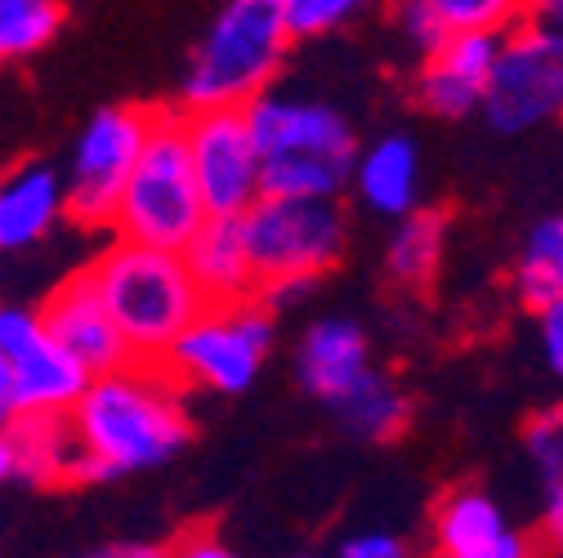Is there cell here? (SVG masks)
<instances>
[{"label":"cell","mask_w":563,"mask_h":558,"mask_svg":"<svg viewBox=\"0 0 563 558\" xmlns=\"http://www.w3.org/2000/svg\"><path fill=\"white\" fill-rule=\"evenodd\" d=\"M201 224H206V211H201L192 166H188L184 112L170 103H157L148 144L130 170L112 233H117V242H130V246L179 255L197 237Z\"/></svg>","instance_id":"5b68a950"},{"label":"cell","mask_w":563,"mask_h":558,"mask_svg":"<svg viewBox=\"0 0 563 558\" xmlns=\"http://www.w3.org/2000/svg\"><path fill=\"white\" fill-rule=\"evenodd\" d=\"M465 558H541V545H537L532 536L506 527L492 545H483V549H474V554H465Z\"/></svg>","instance_id":"f546056e"},{"label":"cell","mask_w":563,"mask_h":558,"mask_svg":"<svg viewBox=\"0 0 563 558\" xmlns=\"http://www.w3.org/2000/svg\"><path fill=\"white\" fill-rule=\"evenodd\" d=\"M90 277L130 362L139 367H162L170 344L206 313V300L192 287L184 255L170 250L112 242L90 264Z\"/></svg>","instance_id":"3957f363"},{"label":"cell","mask_w":563,"mask_h":558,"mask_svg":"<svg viewBox=\"0 0 563 558\" xmlns=\"http://www.w3.org/2000/svg\"><path fill=\"white\" fill-rule=\"evenodd\" d=\"M367 371H372V348H367V335H363L358 322H349V317H318L300 335L296 384L309 398L335 406Z\"/></svg>","instance_id":"2e32d148"},{"label":"cell","mask_w":563,"mask_h":558,"mask_svg":"<svg viewBox=\"0 0 563 558\" xmlns=\"http://www.w3.org/2000/svg\"><path fill=\"white\" fill-rule=\"evenodd\" d=\"M179 255L206 309H238L260 295V277L246 250L242 220H206Z\"/></svg>","instance_id":"9a60e30c"},{"label":"cell","mask_w":563,"mask_h":558,"mask_svg":"<svg viewBox=\"0 0 563 558\" xmlns=\"http://www.w3.org/2000/svg\"><path fill=\"white\" fill-rule=\"evenodd\" d=\"M14 478V443H10V429H0V482Z\"/></svg>","instance_id":"836d02e7"},{"label":"cell","mask_w":563,"mask_h":558,"mask_svg":"<svg viewBox=\"0 0 563 558\" xmlns=\"http://www.w3.org/2000/svg\"><path fill=\"white\" fill-rule=\"evenodd\" d=\"M162 558H242V554H238V549H229L216 532L192 527V532L175 536L170 545H162Z\"/></svg>","instance_id":"4316f807"},{"label":"cell","mask_w":563,"mask_h":558,"mask_svg":"<svg viewBox=\"0 0 563 558\" xmlns=\"http://www.w3.org/2000/svg\"><path fill=\"white\" fill-rule=\"evenodd\" d=\"M0 362L10 367L14 415H67L90 376L45 335L41 313L23 304L0 309Z\"/></svg>","instance_id":"8fae6325"},{"label":"cell","mask_w":563,"mask_h":558,"mask_svg":"<svg viewBox=\"0 0 563 558\" xmlns=\"http://www.w3.org/2000/svg\"><path fill=\"white\" fill-rule=\"evenodd\" d=\"M331 411H335V421H340L349 434H354V438H363V443H389V438H398V434L407 429V421H411V398H407L385 371L372 367Z\"/></svg>","instance_id":"d6986e66"},{"label":"cell","mask_w":563,"mask_h":558,"mask_svg":"<svg viewBox=\"0 0 563 558\" xmlns=\"http://www.w3.org/2000/svg\"><path fill=\"white\" fill-rule=\"evenodd\" d=\"M398 27H402V36L426 54V58H434L452 36L443 32V23H439V14H434V0H407V5L398 10Z\"/></svg>","instance_id":"484cf974"},{"label":"cell","mask_w":563,"mask_h":558,"mask_svg":"<svg viewBox=\"0 0 563 558\" xmlns=\"http://www.w3.org/2000/svg\"><path fill=\"white\" fill-rule=\"evenodd\" d=\"M434 14H439L448 36L510 32L523 19V5H515V0H434Z\"/></svg>","instance_id":"cb8c5ba5"},{"label":"cell","mask_w":563,"mask_h":558,"mask_svg":"<svg viewBox=\"0 0 563 558\" xmlns=\"http://www.w3.org/2000/svg\"><path fill=\"white\" fill-rule=\"evenodd\" d=\"M277 339V317L260 304L246 300L238 309H206L175 344L162 362V371L184 389H206V393H246L268 358Z\"/></svg>","instance_id":"52a82bcc"},{"label":"cell","mask_w":563,"mask_h":558,"mask_svg":"<svg viewBox=\"0 0 563 558\" xmlns=\"http://www.w3.org/2000/svg\"><path fill=\"white\" fill-rule=\"evenodd\" d=\"M153 112L157 103H112L86 121L73 148V166H67L63 179V215L73 224L90 233L112 228L130 170L148 144Z\"/></svg>","instance_id":"8992f818"},{"label":"cell","mask_w":563,"mask_h":558,"mask_svg":"<svg viewBox=\"0 0 563 558\" xmlns=\"http://www.w3.org/2000/svg\"><path fill=\"white\" fill-rule=\"evenodd\" d=\"M14 421V384H10V367L0 362V429Z\"/></svg>","instance_id":"1f68e13d"},{"label":"cell","mask_w":563,"mask_h":558,"mask_svg":"<svg viewBox=\"0 0 563 558\" xmlns=\"http://www.w3.org/2000/svg\"><path fill=\"white\" fill-rule=\"evenodd\" d=\"M335 558H411V554H407V545H402L398 536L363 532V536H349Z\"/></svg>","instance_id":"83f0119b"},{"label":"cell","mask_w":563,"mask_h":558,"mask_svg":"<svg viewBox=\"0 0 563 558\" xmlns=\"http://www.w3.org/2000/svg\"><path fill=\"white\" fill-rule=\"evenodd\" d=\"M67 23L58 0H0V63L41 54Z\"/></svg>","instance_id":"7402d4cb"},{"label":"cell","mask_w":563,"mask_h":558,"mask_svg":"<svg viewBox=\"0 0 563 558\" xmlns=\"http://www.w3.org/2000/svg\"><path fill=\"white\" fill-rule=\"evenodd\" d=\"M554 282H559V295H563V246H559V259H554Z\"/></svg>","instance_id":"e575fe53"},{"label":"cell","mask_w":563,"mask_h":558,"mask_svg":"<svg viewBox=\"0 0 563 558\" xmlns=\"http://www.w3.org/2000/svg\"><path fill=\"white\" fill-rule=\"evenodd\" d=\"M291 54V36L282 23V0H229L206 23L188 72L179 81V112L210 108H246L264 90Z\"/></svg>","instance_id":"277c9868"},{"label":"cell","mask_w":563,"mask_h":558,"mask_svg":"<svg viewBox=\"0 0 563 558\" xmlns=\"http://www.w3.org/2000/svg\"><path fill=\"white\" fill-rule=\"evenodd\" d=\"M506 514L478 487H452L434 510V549L439 558H465L483 545H492L506 532Z\"/></svg>","instance_id":"ffe728a7"},{"label":"cell","mask_w":563,"mask_h":558,"mask_svg":"<svg viewBox=\"0 0 563 558\" xmlns=\"http://www.w3.org/2000/svg\"><path fill=\"white\" fill-rule=\"evenodd\" d=\"M67 558H162V545H148V540H112V545H95V549L67 554Z\"/></svg>","instance_id":"4dcf8cb0"},{"label":"cell","mask_w":563,"mask_h":558,"mask_svg":"<svg viewBox=\"0 0 563 558\" xmlns=\"http://www.w3.org/2000/svg\"><path fill=\"white\" fill-rule=\"evenodd\" d=\"M242 112L260 153V197L340 201V192L354 183L358 138L331 103L264 90Z\"/></svg>","instance_id":"7a4b0ae2"},{"label":"cell","mask_w":563,"mask_h":558,"mask_svg":"<svg viewBox=\"0 0 563 558\" xmlns=\"http://www.w3.org/2000/svg\"><path fill=\"white\" fill-rule=\"evenodd\" d=\"M246 250L260 287L318 282L331 272L349 242V220L340 201H268L260 197L242 215Z\"/></svg>","instance_id":"ba28073f"},{"label":"cell","mask_w":563,"mask_h":558,"mask_svg":"<svg viewBox=\"0 0 563 558\" xmlns=\"http://www.w3.org/2000/svg\"><path fill=\"white\" fill-rule=\"evenodd\" d=\"M81 447L108 469V478L170 465L192 443V415L184 389L162 367L125 362L121 371L95 376L81 402L67 411Z\"/></svg>","instance_id":"6da1fadb"},{"label":"cell","mask_w":563,"mask_h":558,"mask_svg":"<svg viewBox=\"0 0 563 558\" xmlns=\"http://www.w3.org/2000/svg\"><path fill=\"white\" fill-rule=\"evenodd\" d=\"M184 144L206 220H242L260 201V153L242 108L184 112Z\"/></svg>","instance_id":"30bf717a"},{"label":"cell","mask_w":563,"mask_h":558,"mask_svg":"<svg viewBox=\"0 0 563 558\" xmlns=\"http://www.w3.org/2000/svg\"><path fill=\"white\" fill-rule=\"evenodd\" d=\"M528 10H532V19H541L545 27L563 32V0H550V5H528Z\"/></svg>","instance_id":"d6a6232c"},{"label":"cell","mask_w":563,"mask_h":558,"mask_svg":"<svg viewBox=\"0 0 563 558\" xmlns=\"http://www.w3.org/2000/svg\"><path fill=\"white\" fill-rule=\"evenodd\" d=\"M354 188L376 215L402 220L420 197V148L407 130H394L354 161Z\"/></svg>","instance_id":"ac0fdd59"},{"label":"cell","mask_w":563,"mask_h":558,"mask_svg":"<svg viewBox=\"0 0 563 558\" xmlns=\"http://www.w3.org/2000/svg\"><path fill=\"white\" fill-rule=\"evenodd\" d=\"M537 331H541V354H545V367L563 380V300H554L545 313H537Z\"/></svg>","instance_id":"f1b7e54d"},{"label":"cell","mask_w":563,"mask_h":558,"mask_svg":"<svg viewBox=\"0 0 563 558\" xmlns=\"http://www.w3.org/2000/svg\"><path fill=\"white\" fill-rule=\"evenodd\" d=\"M501 36L506 32H465V36H452L434 58L420 63V77L411 86L420 112L443 121H461L478 112L492 63L501 54Z\"/></svg>","instance_id":"4fadbf2b"},{"label":"cell","mask_w":563,"mask_h":558,"mask_svg":"<svg viewBox=\"0 0 563 558\" xmlns=\"http://www.w3.org/2000/svg\"><path fill=\"white\" fill-rule=\"evenodd\" d=\"M14 443V478L32 487H95L112 482L108 469L81 447L67 415H14L5 425Z\"/></svg>","instance_id":"5bb4252c"},{"label":"cell","mask_w":563,"mask_h":558,"mask_svg":"<svg viewBox=\"0 0 563 558\" xmlns=\"http://www.w3.org/2000/svg\"><path fill=\"white\" fill-rule=\"evenodd\" d=\"M443 242H448V215L430 211V205H416L411 215L398 220L389 237V255H385L389 277L402 287H430L443 264Z\"/></svg>","instance_id":"44dd1931"},{"label":"cell","mask_w":563,"mask_h":558,"mask_svg":"<svg viewBox=\"0 0 563 558\" xmlns=\"http://www.w3.org/2000/svg\"><path fill=\"white\" fill-rule=\"evenodd\" d=\"M523 451L532 456V469L541 478L545 496H563V402L537 411L523 425Z\"/></svg>","instance_id":"603a6c76"},{"label":"cell","mask_w":563,"mask_h":558,"mask_svg":"<svg viewBox=\"0 0 563 558\" xmlns=\"http://www.w3.org/2000/svg\"><path fill=\"white\" fill-rule=\"evenodd\" d=\"M358 14H363L358 0H282V23H287L291 45L313 41V36H331L344 23H354Z\"/></svg>","instance_id":"d4e9b609"},{"label":"cell","mask_w":563,"mask_h":558,"mask_svg":"<svg viewBox=\"0 0 563 558\" xmlns=\"http://www.w3.org/2000/svg\"><path fill=\"white\" fill-rule=\"evenodd\" d=\"M291 558H318V554H291Z\"/></svg>","instance_id":"d590c367"},{"label":"cell","mask_w":563,"mask_h":558,"mask_svg":"<svg viewBox=\"0 0 563 558\" xmlns=\"http://www.w3.org/2000/svg\"><path fill=\"white\" fill-rule=\"evenodd\" d=\"M478 112L497 134H523L563 116V32L532 19L528 5L523 19L501 36Z\"/></svg>","instance_id":"9c48e42d"},{"label":"cell","mask_w":563,"mask_h":558,"mask_svg":"<svg viewBox=\"0 0 563 558\" xmlns=\"http://www.w3.org/2000/svg\"><path fill=\"white\" fill-rule=\"evenodd\" d=\"M63 220V175L45 161H19L0 175V250H27Z\"/></svg>","instance_id":"e0dca14e"},{"label":"cell","mask_w":563,"mask_h":558,"mask_svg":"<svg viewBox=\"0 0 563 558\" xmlns=\"http://www.w3.org/2000/svg\"><path fill=\"white\" fill-rule=\"evenodd\" d=\"M36 313H41L45 335L90 380L95 376H108V371H121L130 362L125 344H121V335H117V326H112V317H108V309L99 300V287H95L90 268L63 277V282L49 291V300Z\"/></svg>","instance_id":"7c38bea8"}]
</instances>
